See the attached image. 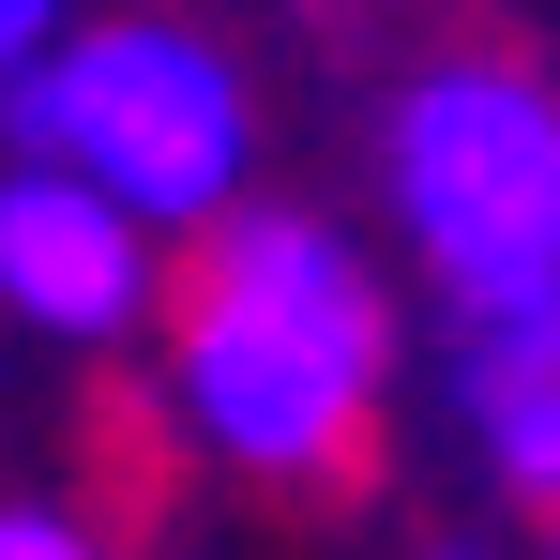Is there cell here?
I'll use <instances>...</instances> for the list:
<instances>
[{"label": "cell", "mask_w": 560, "mask_h": 560, "mask_svg": "<svg viewBox=\"0 0 560 560\" xmlns=\"http://www.w3.org/2000/svg\"><path fill=\"white\" fill-rule=\"evenodd\" d=\"M152 243H167L152 212H121L106 183L46 167V152L0 167V303L61 349H106V334L152 318Z\"/></svg>", "instance_id": "cell-4"}, {"label": "cell", "mask_w": 560, "mask_h": 560, "mask_svg": "<svg viewBox=\"0 0 560 560\" xmlns=\"http://www.w3.org/2000/svg\"><path fill=\"white\" fill-rule=\"evenodd\" d=\"M0 560H92V546H77L61 515H0Z\"/></svg>", "instance_id": "cell-7"}, {"label": "cell", "mask_w": 560, "mask_h": 560, "mask_svg": "<svg viewBox=\"0 0 560 560\" xmlns=\"http://www.w3.org/2000/svg\"><path fill=\"white\" fill-rule=\"evenodd\" d=\"M394 212L469 334L560 318V92L515 61H440L394 106Z\"/></svg>", "instance_id": "cell-2"}, {"label": "cell", "mask_w": 560, "mask_h": 560, "mask_svg": "<svg viewBox=\"0 0 560 560\" xmlns=\"http://www.w3.org/2000/svg\"><path fill=\"white\" fill-rule=\"evenodd\" d=\"M394 318L349 228L318 212H228L183 288V409L243 469H334L378 409Z\"/></svg>", "instance_id": "cell-1"}, {"label": "cell", "mask_w": 560, "mask_h": 560, "mask_svg": "<svg viewBox=\"0 0 560 560\" xmlns=\"http://www.w3.org/2000/svg\"><path fill=\"white\" fill-rule=\"evenodd\" d=\"M46 46H61V0H0V92H15Z\"/></svg>", "instance_id": "cell-6"}, {"label": "cell", "mask_w": 560, "mask_h": 560, "mask_svg": "<svg viewBox=\"0 0 560 560\" xmlns=\"http://www.w3.org/2000/svg\"><path fill=\"white\" fill-rule=\"evenodd\" d=\"M469 424H485L500 485L560 500V318H530V334H469Z\"/></svg>", "instance_id": "cell-5"}, {"label": "cell", "mask_w": 560, "mask_h": 560, "mask_svg": "<svg viewBox=\"0 0 560 560\" xmlns=\"http://www.w3.org/2000/svg\"><path fill=\"white\" fill-rule=\"evenodd\" d=\"M0 106H15V152L106 183L121 212H152V228H228L243 212V167H258L243 77H228V46H197L183 15L61 31Z\"/></svg>", "instance_id": "cell-3"}]
</instances>
